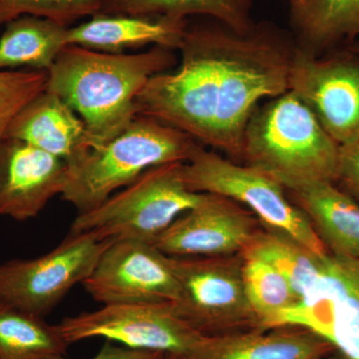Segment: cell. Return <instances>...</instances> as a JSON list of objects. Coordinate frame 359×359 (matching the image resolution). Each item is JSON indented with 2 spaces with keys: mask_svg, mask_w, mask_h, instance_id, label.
<instances>
[{
  "mask_svg": "<svg viewBox=\"0 0 359 359\" xmlns=\"http://www.w3.org/2000/svg\"><path fill=\"white\" fill-rule=\"evenodd\" d=\"M183 171L187 187L193 192L235 201L266 228L290 236L320 256L327 254L308 217L290 200L287 189L268 175L204 146L184 163Z\"/></svg>",
  "mask_w": 359,
  "mask_h": 359,
  "instance_id": "8992f818",
  "label": "cell"
},
{
  "mask_svg": "<svg viewBox=\"0 0 359 359\" xmlns=\"http://www.w3.org/2000/svg\"><path fill=\"white\" fill-rule=\"evenodd\" d=\"M166 353L146 349L130 348L126 346H116L108 341L101 348L95 358L92 359H163ZM47 359H68L65 355L53 356Z\"/></svg>",
  "mask_w": 359,
  "mask_h": 359,
  "instance_id": "83f0119b",
  "label": "cell"
},
{
  "mask_svg": "<svg viewBox=\"0 0 359 359\" xmlns=\"http://www.w3.org/2000/svg\"><path fill=\"white\" fill-rule=\"evenodd\" d=\"M68 163L15 139L0 144V217L27 221L65 191Z\"/></svg>",
  "mask_w": 359,
  "mask_h": 359,
  "instance_id": "5bb4252c",
  "label": "cell"
},
{
  "mask_svg": "<svg viewBox=\"0 0 359 359\" xmlns=\"http://www.w3.org/2000/svg\"><path fill=\"white\" fill-rule=\"evenodd\" d=\"M67 346L56 325L0 302V359H47L65 355Z\"/></svg>",
  "mask_w": 359,
  "mask_h": 359,
  "instance_id": "603a6c76",
  "label": "cell"
},
{
  "mask_svg": "<svg viewBox=\"0 0 359 359\" xmlns=\"http://www.w3.org/2000/svg\"><path fill=\"white\" fill-rule=\"evenodd\" d=\"M290 90L339 146L359 140V58H320L297 49Z\"/></svg>",
  "mask_w": 359,
  "mask_h": 359,
  "instance_id": "7c38bea8",
  "label": "cell"
},
{
  "mask_svg": "<svg viewBox=\"0 0 359 359\" xmlns=\"http://www.w3.org/2000/svg\"><path fill=\"white\" fill-rule=\"evenodd\" d=\"M327 359H346V358H344V356H342L341 354H340V355L330 356V358H328Z\"/></svg>",
  "mask_w": 359,
  "mask_h": 359,
  "instance_id": "f546056e",
  "label": "cell"
},
{
  "mask_svg": "<svg viewBox=\"0 0 359 359\" xmlns=\"http://www.w3.org/2000/svg\"><path fill=\"white\" fill-rule=\"evenodd\" d=\"M201 144L188 134L148 116L137 115L119 134L87 148L68 162L61 199L80 212L102 204L150 168L188 162Z\"/></svg>",
  "mask_w": 359,
  "mask_h": 359,
  "instance_id": "277c9868",
  "label": "cell"
},
{
  "mask_svg": "<svg viewBox=\"0 0 359 359\" xmlns=\"http://www.w3.org/2000/svg\"><path fill=\"white\" fill-rule=\"evenodd\" d=\"M188 23V20L163 16L96 13L68 28L67 44L108 53L147 45L178 51Z\"/></svg>",
  "mask_w": 359,
  "mask_h": 359,
  "instance_id": "2e32d148",
  "label": "cell"
},
{
  "mask_svg": "<svg viewBox=\"0 0 359 359\" xmlns=\"http://www.w3.org/2000/svg\"><path fill=\"white\" fill-rule=\"evenodd\" d=\"M4 139H15L70 162L85 149L86 127L57 95L42 92L18 113Z\"/></svg>",
  "mask_w": 359,
  "mask_h": 359,
  "instance_id": "e0dca14e",
  "label": "cell"
},
{
  "mask_svg": "<svg viewBox=\"0 0 359 359\" xmlns=\"http://www.w3.org/2000/svg\"><path fill=\"white\" fill-rule=\"evenodd\" d=\"M111 243L93 233H70L42 256L0 264V302L45 318L83 283Z\"/></svg>",
  "mask_w": 359,
  "mask_h": 359,
  "instance_id": "ba28073f",
  "label": "cell"
},
{
  "mask_svg": "<svg viewBox=\"0 0 359 359\" xmlns=\"http://www.w3.org/2000/svg\"><path fill=\"white\" fill-rule=\"evenodd\" d=\"M47 80V71H0V144L14 116L46 90Z\"/></svg>",
  "mask_w": 359,
  "mask_h": 359,
  "instance_id": "d4e9b609",
  "label": "cell"
},
{
  "mask_svg": "<svg viewBox=\"0 0 359 359\" xmlns=\"http://www.w3.org/2000/svg\"><path fill=\"white\" fill-rule=\"evenodd\" d=\"M66 344L105 339L135 349L184 355L205 335L182 320L171 302L103 304L56 325Z\"/></svg>",
  "mask_w": 359,
  "mask_h": 359,
  "instance_id": "9c48e42d",
  "label": "cell"
},
{
  "mask_svg": "<svg viewBox=\"0 0 359 359\" xmlns=\"http://www.w3.org/2000/svg\"><path fill=\"white\" fill-rule=\"evenodd\" d=\"M250 330L204 337L182 359H325L334 347L325 339L297 327Z\"/></svg>",
  "mask_w": 359,
  "mask_h": 359,
  "instance_id": "9a60e30c",
  "label": "cell"
},
{
  "mask_svg": "<svg viewBox=\"0 0 359 359\" xmlns=\"http://www.w3.org/2000/svg\"><path fill=\"white\" fill-rule=\"evenodd\" d=\"M297 49L313 56L359 39V0H290Z\"/></svg>",
  "mask_w": 359,
  "mask_h": 359,
  "instance_id": "d6986e66",
  "label": "cell"
},
{
  "mask_svg": "<svg viewBox=\"0 0 359 359\" xmlns=\"http://www.w3.org/2000/svg\"><path fill=\"white\" fill-rule=\"evenodd\" d=\"M339 145L301 98L289 91L269 99L250 117L242 162L287 190L337 181Z\"/></svg>",
  "mask_w": 359,
  "mask_h": 359,
  "instance_id": "3957f363",
  "label": "cell"
},
{
  "mask_svg": "<svg viewBox=\"0 0 359 359\" xmlns=\"http://www.w3.org/2000/svg\"><path fill=\"white\" fill-rule=\"evenodd\" d=\"M254 0H100L97 13L163 16L188 20L204 16L219 21L236 32H249Z\"/></svg>",
  "mask_w": 359,
  "mask_h": 359,
  "instance_id": "44dd1931",
  "label": "cell"
},
{
  "mask_svg": "<svg viewBox=\"0 0 359 359\" xmlns=\"http://www.w3.org/2000/svg\"><path fill=\"white\" fill-rule=\"evenodd\" d=\"M176 51L156 45L141 53H108L67 45L48 70L46 91L81 118L85 149L96 147L133 121L137 96L151 78L176 65Z\"/></svg>",
  "mask_w": 359,
  "mask_h": 359,
  "instance_id": "7a4b0ae2",
  "label": "cell"
},
{
  "mask_svg": "<svg viewBox=\"0 0 359 359\" xmlns=\"http://www.w3.org/2000/svg\"><path fill=\"white\" fill-rule=\"evenodd\" d=\"M262 226L252 212L235 201L205 194L154 245L172 257L236 256L242 255Z\"/></svg>",
  "mask_w": 359,
  "mask_h": 359,
  "instance_id": "4fadbf2b",
  "label": "cell"
},
{
  "mask_svg": "<svg viewBox=\"0 0 359 359\" xmlns=\"http://www.w3.org/2000/svg\"><path fill=\"white\" fill-rule=\"evenodd\" d=\"M330 254L359 259V202L334 182L287 190Z\"/></svg>",
  "mask_w": 359,
  "mask_h": 359,
  "instance_id": "ac0fdd59",
  "label": "cell"
},
{
  "mask_svg": "<svg viewBox=\"0 0 359 359\" xmlns=\"http://www.w3.org/2000/svg\"><path fill=\"white\" fill-rule=\"evenodd\" d=\"M100 0H0V25L21 16L48 18L68 25L99 11Z\"/></svg>",
  "mask_w": 359,
  "mask_h": 359,
  "instance_id": "484cf974",
  "label": "cell"
},
{
  "mask_svg": "<svg viewBox=\"0 0 359 359\" xmlns=\"http://www.w3.org/2000/svg\"><path fill=\"white\" fill-rule=\"evenodd\" d=\"M179 283L175 311L205 337L259 328L245 294L241 255L172 257Z\"/></svg>",
  "mask_w": 359,
  "mask_h": 359,
  "instance_id": "52a82bcc",
  "label": "cell"
},
{
  "mask_svg": "<svg viewBox=\"0 0 359 359\" xmlns=\"http://www.w3.org/2000/svg\"><path fill=\"white\" fill-rule=\"evenodd\" d=\"M243 278L259 328L269 330L283 311L299 302L287 278L261 259L244 257Z\"/></svg>",
  "mask_w": 359,
  "mask_h": 359,
  "instance_id": "cb8c5ba5",
  "label": "cell"
},
{
  "mask_svg": "<svg viewBox=\"0 0 359 359\" xmlns=\"http://www.w3.org/2000/svg\"><path fill=\"white\" fill-rule=\"evenodd\" d=\"M178 51V68L151 78L137 96V114L242 162L245 128L259 103L290 90L294 36L268 21L241 33L207 18L188 23Z\"/></svg>",
  "mask_w": 359,
  "mask_h": 359,
  "instance_id": "6da1fadb",
  "label": "cell"
},
{
  "mask_svg": "<svg viewBox=\"0 0 359 359\" xmlns=\"http://www.w3.org/2000/svg\"><path fill=\"white\" fill-rule=\"evenodd\" d=\"M335 184L359 202V140L339 146Z\"/></svg>",
  "mask_w": 359,
  "mask_h": 359,
  "instance_id": "4316f807",
  "label": "cell"
},
{
  "mask_svg": "<svg viewBox=\"0 0 359 359\" xmlns=\"http://www.w3.org/2000/svg\"><path fill=\"white\" fill-rule=\"evenodd\" d=\"M280 323L309 330L346 359H359V259L328 252L316 287Z\"/></svg>",
  "mask_w": 359,
  "mask_h": 359,
  "instance_id": "30bf717a",
  "label": "cell"
},
{
  "mask_svg": "<svg viewBox=\"0 0 359 359\" xmlns=\"http://www.w3.org/2000/svg\"><path fill=\"white\" fill-rule=\"evenodd\" d=\"M163 359H182L181 356L175 355V354H165Z\"/></svg>",
  "mask_w": 359,
  "mask_h": 359,
  "instance_id": "f1b7e54d",
  "label": "cell"
},
{
  "mask_svg": "<svg viewBox=\"0 0 359 359\" xmlns=\"http://www.w3.org/2000/svg\"><path fill=\"white\" fill-rule=\"evenodd\" d=\"M184 163L158 165L118 191L102 204L80 212L71 233H93L104 241L152 243L184 212L204 199L205 194L187 187Z\"/></svg>",
  "mask_w": 359,
  "mask_h": 359,
  "instance_id": "5b68a950",
  "label": "cell"
},
{
  "mask_svg": "<svg viewBox=\"0 0 359 359\" xmlns=\"http://www.w3.org/2000/svg\"><path fill=\"white\" fill-rule=\"evenodd\" d=\"M0 36V71L50 69L67 46L68 25L25 15L9 21Z\"/></svg>",
  "mask_w": 359,
  "mask_h": 359,
  "instance_id": "ffe728a7",
  "label": "cell"
},
{
  "mask_svg": "<svg viewBox=\"0 0 359 359\" xmlns=\"http://www.w3.org/2000/svg\"><path fill=\"white\" fill-rule=\"evenodd\" d=\"M82 285L92 299L103 304H174L179 297L171 257L143 241L111 243Z\"/></svg>",
  "mask_w": 359,
  "mask_h": 359,
  "instance_id": "8fae6325",
  "label": "cell"
},
{
  "mask_svg": "<svg viewBox=\"0 0 359 359\" xmlns=\"http://www.w3.org/2000/svg\"><path fill=\"white\" fill-rule=\"evenodd\" d=\"M327 255L320 256L290 236L263 226L241 256L273 266L287 278L301 301L320 280Z\"/></svg>",
  "mask_w": 359,
  "mask_h": 359,
  "instance_id": "7402d4cb",
  "label": "cell"
}]
</instances>
